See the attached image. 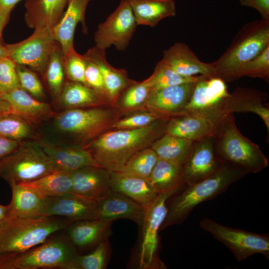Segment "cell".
Instances as JSON below:
<instances>
[{"label": "cell", "instance_id": "f1b7e54d", "mask_svg": "<svg viewBox=\"0 0 269 269\" xmlns=\"http://www.w3.org/2000/svg\"><path fill=\"white\" fill-rule=\"evenodd\" d=\"M12 198L8 216L22 218H36L44 216L45 198L21 184H9Z\"/></svg>", "mask_w": 269, "mask_h": 269}, {"label": "cell", "instance_id": "484cf974", "mask_svg": "<svg viewBox=\"0 0 269 269\" xmlns=\"http://www.w3.org/2000/svg\"><path fill=\"white\" fill-rule=\"evenodd\" d=\"M83 55L99 68L108 100L113 102L116 101L123 91L133 81L128 78L126 70L113 67L107 61L106 50L95 46L88 49Z\"/></svg>", "mask_w": 269, "mask_h": 269}, {"label": "cell", "instance_id": "cb8c5ba5", "mask_svg": "<svg viewBox=\"0 0 269 269\" xmlns=\"http://www.w3.org/2000/svg\"><path fill=\"white\" fill-rule=\"evenodd\" d=\"M68 0H26L24 19L30 28L52 31L63 15Z\"/></svg>", "mask_w": 269, "mask_h": 269}, {"label": "cell", "instance_id": "6da1fadb", "mask_svg": "<svg viewBox=\"0 0 269 269\" xmlns=\"http://www.w3.org/2000/svg\"><path fill=\"white\" fill-rule=\"evenodd\" d=\"M156 121L143 128L105 132L84 147L100 167L110 172L121 171L134 154L164 134L166 124L158 125Z\"/></svg>", "mask_w": 269, "mask_h": 269}, {"label": "cell", "instance_id": "52a82bcc", "mask_svg": "<svg viewBox=\"0 0 269 269\" xmlns=\"http://www.w3.org/2000/svg\"><path fill=\"white\" fill-rule=\"evenodd\" d=\"M56 171L55 166L37 143H25L0 162V176L9 184L37 179Z\"/></svg>", "mask_w": 269, "mask_h": 269}, {"label": "cell", "instance_id": "f907efd6", "mask_svg": "<svg viewBox=\"0 0 269 269\" xmlns=\"http://www.w3.org/2000/svg\"><path fill=\"white\" fill-rule=\"evenodd\" d=\"M21 0H0V7L12 10L15 5Z\"/></svg>", "mask_w": 269, "mask_h": 269}, {"label": "cell", "instance_id": "74e56055", "mask_svg": "<svg viewBox=\"0 0 269 269\" xmlns=\"http://www.w3.org/2000/svg\"><path fill=\"white\" fill-rule=\"evenodd\" d=\"M199 76L186 77L182 76L161 60L159 61L153 73L147 78L151 90L168 86L196 81Z\"/></svg>", "mask_w": 269, "mask_h": 269}, {"label": "cell", "instance_id": "83f0119b", "mask_svg": "<svg viewBox=\"0 0 269 269\" xmlns=\"http://www.w3.org/2000/svg\"><path fill=\"white\" fill-rule=\"evenodd\" d=\"M218 125L201 117L184 115L169 119L164 133L197 141L214 136Z\"/></svg>", "mask_w": 269, "mask_h": 269}, {"label": "cell", "instance_id": "bcb514c9", "mask_svg": "<svg viewBox=\"0 0 269 269\" xmlns=\"http://www.w3.org/2000/svg\"><path fill=\"white\" fill-rule=\"evenodd\" d=\"M86 62L85 84L105 100H108L102 75L98 66L83 55Z\"/></svg>", "mask_w": 269, "mask_h": 269}, {"label": "cell", "instance_id": "7bdbcfd3", "mask_svg": "<svg viewBox=\"0 0 269 269\" xmlns=\"http://www.w3.org/2000/svg\"><path fill=\"white\" fill-rule=\"evenodd\" d=\"M16 71L22 89L38 100L45 96L42 85L33 70L24 66L16 65Z\"/></svg>", "mask_w": 269, "mask_h": 269}, {"label": "cell", "instance_id": "836d02e7", "mask_svg": "<svg viewBox=\"0 0 269 269\" xmlns=\"http://www.w3.org/2000/svg\"><path fill=\"white\" fill-rule=\"evenodd\" d=\"M44 198L72 192L70 173L54 171L35 180L20 183Z\"/></svg>", "mask_w": 269, "mask_h": 269}, {"label": "cell", "instance_id": "7a4b0ae2", "mask_svg": "<svg viewBox=\"0 0 269 269\" xmlns=\"http://www.w3.org/2000/svg\"><path fill=\"white\" fill-rule=\"evenodd\" d=\"M249 172L233 164L224 163L213 174L185 187L172 199L160 231L182 223L192 210L202 202L212 200L226 191L233 183Z\"/></svg>", "mask_w": 269, "mask_h": 269}, {"label": "cell", "instance_id": "4fadbf2b", "mask_svg": "<svg viewBox=\"0 0 269 269\" xmlns=\"http://www.w3.org/2000/svg\"><path fill=\"white\" fill-rule=\"evenodd\" d=\"M34 30L26 39L6 45L8 57L16 65L26 66L44 75L50 57L59 43L51 31Z\"/></svg>", "mask_w": 269, "mask_h": 269}, {"label": "cell", "instance_id": "ab89813d", "mask_svg": "<svg viewBox=\"0 0 269 269\" xmlns=\"http://www.w3.org/2000/svg\"><path fill=\"white\" fill-rule=\"evenodd\" d=\"M108 239L99 243L90 253L78 256L74 269H104L109 256Z\"/></svg>", "mask_w": 269, "mask_h": 269}, {"label": "cell", "instance_id": "9c48e42d", "mask_svg": "<svg viewBox=\"0 0 269 269\" xmlns=\"http://www.w3.org/2000/svg\"><path fill=\"white\" fill-rule=\"evenodd\" d=\"M180 190L177 189L159 193L145 209L141 226L142 233L137 254L139 268H165L158 255V232L167 213V200Z\"/></svg>", "mask_w": 269, "mask_h": 269}, {"label": "cell", "instance_id": "ffe728a7", "mask_svg": "<svg viewBox=\"0 0 269 269\" xmlns=\"http://www.w3.org/2000/svg\"><path fill=\"white\" fill-rule=\"evenodd\" d=\"M12 113L32 125L38 124L54 115L50 106L35 98L21 87L0 93Z\"/></svg>", "mask_w": 269, "mask_h": 269}, {"label": "cell", "instance_id": "816d5d0a", "mask_svg": "<svg viewBox=\"0 0 269 269\" xmlns=\"http://www.w3.org/2000/svg\"><path fill=\"white\" fill-rule=\"evenodd\" d=\"M9 215L8 205L4 206L0 204V223L5 220Z\"/></svg>", "mask_w": 269, "mask_h": 269}, {"label": "cell", "instance_id": "44dd1931", "mask_svg": "<svg viewBox=\"0 0 269 269\" xmlns=\"http://www.w3.org/2000/svg\"><path fill=\"white\" fill-rule=\"evenodd\" d=\"M268 94L251 88L238 87L230 93L225 104L228 115L234 113H253L259 116L269 132Z\"/></svg>", "mask_w": 269, "mask_h": 269}, {"label": "cell", "instance_id": "4dcf8cb0", "mask_svg": "<svg viewBox=\"0 0 269 269\" xmlns=\"http://www.w3.org/2000/svg\"><path fill=\"white\" fill-rule=\"evenodd\" d=\"M59 100L67 109L97 106L106 100L87 85L70 80L65 82Z\"/></svg>", "mask_w": 269, "mask_h": 269}, {"label": "cell", "instance_id": "d4e9b609", "mask_svg": "<svg viewBox=\"0 0 269 269\" xmlns=\"http://www.w3.org/2000/svg\"><path fill=\"white\" fill-rule=\"evenodd\" d=\"M112 190L129 197L146 209L158 193L148 179L122 171L111 172Z\"/></svg>", "mask_w": 269, "mask_h": 269}, {"label": "cell", "instance_id": "7c38bea8", "mask_svg": "<svg viewBox=\"0 0 269 269\" xmlns=\"http://www.w3.org/2000/svg\"><path fill=\"white\" fill-rule=\"evenodd\" d=\"M137 26L128 0H121L106 20L99 24L94 37L95 46L106 50L114 46L117 50L125 51Z\"/></svg>", "mask_w": 269, "mask_h": 269}, {"label": "cell", "instance_id": "5b68a950", "mask_svg": "<svg viewBox=\"0 0 269 269\" xmlns=\"http://www.w3.org/2000/svg\"><path fill=\"white\" fill-rule=\"evenodd\" d=\"M213 138L215 154L222 162L254 173L262 171L269 165L268 159L259 146L238 129L233 114L218 124Z\"/></svg>", "mask_w": 269, "mask_h": 269}, {"label": "cell", "instance_id": "b9f144b4", "mask_svg": "<svg viewBox=\"0 0 269 269\" xmlns=\"http://www.w3.org/2000/svg\"><path fill=\"white\" fill-rule=\"evenodd\" d=\"M65 75L69 80L85 84V59L75 48L64 55Z\"/></svg>", "mask_w": 269, "mask_h": 269}, {"label": "cell", "instance_id": "db71d44e", "mask_svg": "<svg viewBox=\"0 0 269 269\" xmlns=\"http://www.w3.org/2000/svg\"><path fill=\"white\" fill-rule=\"evenodd\" d=\"M4 57H8V50L6 45L0 44V59Z\"/></svg>", "mask_w": 269, "mask_h": 269}, {"label": "cell", "instance_id": "681fc988", "mask_svg": "<svg viewBox=\"0 0 269 269\" xmlns=\"http://www.w3.org/2000/svg\"><path fill=\"white\" fill-rule=\"evenodd\" d=\"M11 11L0 7V44H2L1 35L3 29L9 19Z\"/></svg>", "mask_w": 269, "mask_h": 269}, {"label": "cell", "instance_id": "7402d4cb", "mask_svg": "<svg viewBox=\"0 0 269 269\" xmlns=\"http://www.w3.org/2000/svg\"><path fill=\"white\" fill-rule=\"evenodd\" d=\"M70 174L73 193L97 201L112 190L111 172L101 167L85 166Z\"/></svg>", "mask_w": 269, "mask_h": 269}, {"label": "cell", "instance_id": "d6a6232c", "mask_svg": "<svg viewBox=\"0 0 269 269\" xmlns=\"http://www.w3.org/2000/svg\"><path fill=\"white\" fill-rule=\"evenodd\" d=\"M149 180L158 194L181 189L185 185L182 165L159 158L152 170Z\"/></svg>", "mask_w": 269, "mask_h": 269}, {"label": "cell", "instance_id": "8992f818", "mask_svg": "<svg viewBox=\"0 0 269 269\" xmlns=\"http://www.w3.org/2000/svg\"><path fill=\"white\" fill-rule=\"evenodd\" d=\"M78 256L67 236H51L25 252L0 257V269H74Z\"/></svg>", "mask_w": 269, "mask_h": 269}, {"label": "cell", "instance_id": "ac0fdd59", "mask_svg": "<svg viewBox=\"0 0 269 269\" xmlns=\"http://www.w3.org/2000/svg\"><path fill=\"white\" fill-rule=\"evenodd\" d=\"M178 74L186 77L198 74L214 77L211 63L201 61L188 45L177 42L163 51L161 60Z\"/></svg>", "mask_w": 269, "mask_h": 269}, {"label": "cell", "instance_id": "30bf717a", "mask_svg": "<svg viewBox=\"0 0 269 269\" xmlns=\"http://www.w3.org/2000/svg\"><path fill=\"white\" fill-rule=\"evenodd\" d=\"M229 94L222 79L200 75L184 108V115L201 117L218 125L228 115L225 104Z\"/></svg>", "mask_w": 269, "mask_h": 269}, {"label": "cell", "instance_id": "e575fe53", "mask_svg": "<svg viewBox=\"0 0 269 269\" xmlns=\"http://www.w3.org/2000/svg\"><path fill=\"white\" fill-rule=\"evenodd\" d=\"M0 135L23 141L34 135L32 124L12 112L0 115Z\"/></svg>", "mask_w": 269, "mask_h": 269}, {"label": "cell", "instance_id": "11a10c76", "mask_svg": "<svg viewBox=\"0 0 269 269\" xmlns=\"http://www.w3.org/2000/svg\"></svg>", "mask_w": 269, "mask_h": 269}, {"label": "cell", "instance_id": "f35d334b", "mask_svg": "<svg viewBox=\"0 0 269 269\" xmlns=\"http://www.w3.org/2000/svg\"><path fill=\"white\" fill-rule=\"evenodd\" d=\"M151 87L147 79L142 82L133 81L121 93L119 105L125 109H133L144 104L148 98Z\"/></svg>", "mask_w": 269, "mask_h": 269}, {"label": "cell", "instance_id": "1f68e13d", "mask_svg": "<svg viewBox=\"0 0 269 269\" xmlns=\"http://www.w3.org/2000/svg\"><path fill=\"white\" fill-rule=\"evenodd\" d=\"M194 141L167 134L155 140L150 147L158 157L181 165L187 159Z\"/></svg>", "mask_w": 269, "mask_h": 269}, {"label": "cell", "instance_id": "8fae6325", "mask_svg": "<svg viewBox=\"0 0 269 269\" xmlns=\"http://www.w3.org/2000/svg\"><path fill=\"white\" fill-rule=\"evenodd\" d=\"M199 227L228 248L238 261H244L256 254L269 259V234L226 226L208 218L200 221Z\"/></svg>", "mask_w": 269, "mask_h": 269}, {"label": "cell", "instance_id": "d590c367", "mask_svg": "<svg viewBox=\"0 0 269 269\" xmlns=\"http://www.w3.org/2000/svg\"><path fill=\"white\" fill-rule=\"evenodd\" d=\"M65 75L64 55L58 43L50 57L44 75L50 93L55 99L59 98L65 83Z\"/></svg>", "mask_w": 269, "mask_h": 269}, {"label": "cell", "instance_id": "d6986e66", "mask_svg": "<svg viewBox=\"0 0 269 269\" xmlns=\"http://www.w3.org/2000/svg\"><path fill=\"white\" fill-rule=\"evenodd\" d=\"M90 1L68 0L63 15L51 31L54 38L60 45L64 55L74 49V36L78 23H82L85 33L88 32L85 14Z\"/></svg>", "mask_w": 269, "mask_h": 269}, {"label": "cell", "instance_id": "e0dca14e", "mask_svg": "<svg viewBox=\"0 0 269 269\" xmlns=\"http://www.w3.org/2000/svg\"><path fill=\"white\" fill-rule=\"evenodd\" d=\"M97 201L98 219L112 222L126 219L141 226L145 209L126 195L111 190Z\"/></svg>", "mask_w": 269, "mask_h": 269}, {"label": "cell", "instance_id": "4316f807", "mask_svg": "<svg viewBox=\"0 0 269 269\" xmlns=\"http://www.w3.org/2000/svg\"><path fill=\"white\" fill-rule=\"evenodd\" d=\"M112 222L98 219L73 221L65 229L67 237L75 247L97 245L110 236Z\"/></svg>", "mask_w": 269, "mask_h": 269}, {"label": "cell", "instance_id": "f6af8a7d", "mask_svg": "<svg viewBox=\"0 0 269 269\" xmlns=\"http://www.w3.org/2000/svg\"><path fill=\"white\" fill-rule=\"evenodd\" d=\"M158 120L161 119L151 112L138 113L117 120L113 124L112 128L117 129H138L148 126Z\"/></svg>", "mask_w": 269, "mask_h": 269}, {"label": "cell", "instance_id": "9a60e30c", "mask_svg": "<svg viewBox=\"0 0 269 269\" xmlns=\"http://www.w3.org/2000/svg\"><path fill=\"white\" fill-rule=\"evenodd\" d=\"M222 163L215 154L213 136L194 141L182 165L185 185L194 184L208 177L215 172Z\"/></svg>", "mask_w": 269, "mask_h": 269}, {"label": "cell", "instance_id": "5bb4252c", "mask_svg": "<svg viewBox=\"0 0 269 269\" xmlns=\"http://www.w3.org/2000/svg\"><path fill=\"white\" fill-rule=\"evenodd\" d=\"M196 81L152 90L144 105L166 122L171 118L184 115V108Z\"/></svg>", "mask_w": 269, "mask_h": 269}, {"label": "cell", "instance_id": "f546056e", "mask_svg": "<svg viewBox=\"0 0 269 269\" xmlns=\"http://www.w3.org/2000/svg\"><path fill=\"white\" fill-rule=\"evenodd\" d=\"M137 25L155 27L162 19L176 15L174 0H128Z\"/></svg>", "mask_w": 269, "mask_h": 269}, {"label": "cell", "instance_id": "277c9868", "mask_svg": "<svg viewBox=\"0 0 269 269\" xmlns=\"http://www.w3.org/2000/svg\"><path fill=\"white\" fill-rule=\"evenodd\" d=\"M72 221L57 216L22 218L8 216L0 223V257L25 252L64 230Z\"/></svg>", "mask_w": 269, "mask_h": 269}, {"label": "cell", "instance_id": "ee69618b", "mask_svg": "<svg viewBox=\"0 0 269 269\" xmlns=\"http://www.w3.org/2000/svg\"><path fill=\"white\" fill-rule=\"evenodd\" d=\"M20 87L15 63L9 57L0 59V93Z\"/></svg>", "mask_w": 269, "mask_h": 269}, {"label": "cell", "instance_id": "7dc6e473", "mask_svg": "<svg viewBox=\"0 0 269 269\" xmlns=\"http://www.w3.org/2000/svg\"><path fill=\"white\" fill-rule=\"evenodd\" d=\"M24 142L10 139L0 135V162L15 151Z\"/></svg>", "mask_w": 269, "mask_h": 269}, {"label": "cell", "instance_id": "ba28073f", "mask_svg": "<svg viewBox=\"0 0 269 269\" xmlns=\"http://www.w3.org/2000/svg\"><path fill=\"white\" fill-rule=\"evenodd\" d=\"M115 111L108 109H68L56 116V128L81 141H91L112 128L117 120Z\"/></svg>", "mask_w": 269, "mask_h": 269}, {"label": "cell", "instance_id": "2e32d148", "mask_svg": "<svg viewBox=\"0 0 269 269\" xmlns=\"http://www.w3.org/2000/svg\"><path fill=\"white\" fill-rule=\"evenodd\" d=\"M44 216L62 217L72 222L97 219V201L73 192L45 198Z\"/></svg>", "mask_w": 269, "mask_h": 269}, {"label": "cell", "instance_id": "603a6c76", "mask_svg": "<svg viewBox=\"0 0 269 269\" xmlns=\"http://www.w3.org/2000/svg\"><path fill=\"white\" fill-rule=\"evenodd\" d=\"M37 143L51 159L56 171L71 173L85 166H99L85 147L58 146L43 141Z\"/></svg>", "mask_w": 269, "mask_h": 269}, {"label": "cell", "instance_id": "c3c4849f", "mask_svg": "<svg viewBox=\"0 0 269 269\" xmlns=\"http://www.w3.org/2000/svg\"><path fill=\"white\" fill-rule=\"evenodd\" d=\"M241 5L252 7L261 14V19L269 20V0H239Z\"/></svg>", "mask_w": 269, "mask_h": 269}, {"label": "cell", "instance_id": "f5cc1de1", "mask_svg": "<svg viewBox=\"0 0 269 269\" xmlns=\"http://www.w3.org/2000/svg\"><path fill=\"white\" fill-rule=\"evenodd\" d=\"M12 112L9 106L3 100L0 99V115Z\"/></svg>", "mask_w": 269, "mask_h": 269}, {"label": "cell", "instance_id": "8d00e7d4", "mask_svg": "<svg viewBox=\"0 0 269 269\" xmlns=\"http://www.w3.org/2000/svg\"><path fill=\"white\" fill-rule=\"evenodd\" d=\"M158 159V155L150 147H146L134 154L121 171L149 179Z\"/></svg>", "mask_w": 269, "mask_h": 269}, {"label": "cell", "instance_id": "60d3db41", "mask_svg": "<svg viewBox=\"0 0 269 269\" xmlns=\"http://www.w3.org/2000/svg\"><path fill=\"white\" fill-rule=\"evenodd\" d=\"M240 77L248 76L269 79V45L258 56L247 63L242 68Z\"/></svg>", "mask_w": 269, "mask_h": 269}, {"label": "cell", "instance_id": "3957f363", "mask_svg": "<svg viewBox=\"0 0 269 269\" xmlns=\"http://www.w3.org/2000/svg\"><path fill=\"white\" fill-rule=\"evenodd\" d=\"M269 45V20L262 19L244 24L220 57L211 62L214 77L225 83L241 78L243 67Z\"/></svg>", "mask_w": 269, "mask_h": 269}]
</instances>
